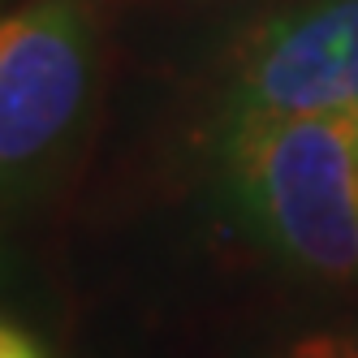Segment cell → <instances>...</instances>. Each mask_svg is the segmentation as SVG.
I'll return each mask as SVG.
<instances>
[{"instance_id": "cell-1", "label": "cell", "mask_w": 358, "mask_h": 358, "mask_svg": "<svg viewBox=\"0 0 358 358\" xmlns=\"http://www.w3.org/2000/svg\"><path fill=\"white\" fill-rule=\"evenodd\" d=\"M224 190L250 238L285 268L358 280V104L229 117Z\"/></svg>"}, {"instance_id": "cell-2", "label": "cell", "mask_w": 358, "mask_h": 358, "mask_svg": "<svg viewBox=\"0 0 358 358\" xmlns=\"http://www.w3.org/2000/svg\"><path fill=\"white\" fill-rule=\"evenodd\" d=\"M95 83L91 0H27L0 27V173L31 203L78 143Z\"/></svg>"}, {"instance_id": "cell-3", "label": "cell", "mask_w": 358, "mask_h": 358, "mask_svg": "<svg viewBox=\"0 0 358 358\" xmlns=\"http://www.w3.org/2000/svg\"><path fill=\"white\" fill-rule=\"evenodd\" d=\"M358 104V0H311L255 31L234 69L229 117L332 113Z\"/></svg>"}, {"instance_id": "cell-4", "label": "cell", "mask_w": 358, "mask_h": 358, "mask_svg": "<svg viewBox=\"0 0 358 358\" xmlns=\"http://www.w3.org/2000/svg\"><path fill=\"white\" fill-rule=\"evenodd\" d=\"M264 358H358V328H315Z\"/></svg>"}, {"instance_id": "cell-5", "label": "cell", "mask_w": 358, "mask_h": 358, "mask_svg": "<svg viewBox=\"0 0 358 358\" xmlns=\"http://www.w3.org/2000/svg\"><path fill=\"white\" fill-rule=\"evenodd\" d=\"M0 358H52V354L43 350V341L31 328L5 320V328H0Z\"/></svg>"}]
</instances>
